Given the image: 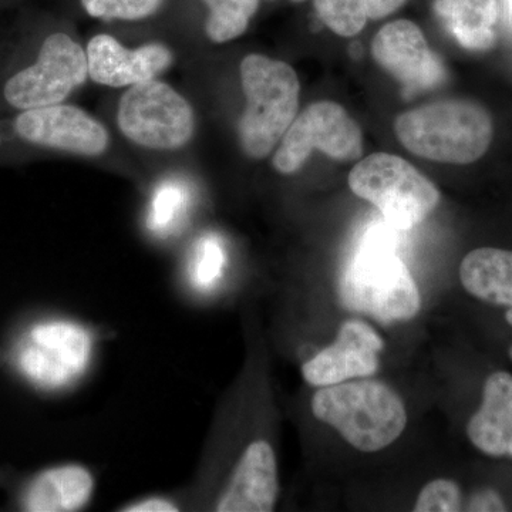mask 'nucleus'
I'll return each mask as SVG.
<instances>
[{
	"instance_id": "a211bd4d",
	"label": "nucleus",
	"mask_w": 512,
	"mask_h": 512,
	"mask_svg": "<svg viewBox=\"0 0 512 512\" xmlns=\"http://www.w3.org/2000/svg\"><path fill=\"white\" fill-rule=\"evenodd\" d=\"M460 281L474 298L512 308V251L474 249L461 262Z\"/></svg>"
},
{
	"instance_id": "6e6552de",
	"label": "nucleus",
	"mask_w": 512,
	"mask_h": 512,
	"mask_svg": "<svg viewBox=\"0 0 512 512\" xmlns=\"http://www.w3.org/2000/svg\"><path fill=\"white\" fill-rule=\"evenodd\" d=\"M315 150L338 161L362 157V130L335 101H318L296 116L275 148L272 167L282 175L298 173Z\"/></svg>"
},
{
	"instance_id": "1a4fd4ad",
	"label": "nucleus",
	"mask_w": 512,
	"mask_h": 512,
	"mask_svg": "<svg viewBox=\"0 0 512 512\" xmlns=\"http://www.w3.org/2000/svg\"><path fill=\"white\" fill-rule=\"evenodd\" d=\"M89 79L87 53L67 33L47 36L36 62L13 74L3 96L18 110L39 109L63 103Z\"/></svg>"
},
{
	"instance_id": "ddd939ff",
	"label": "nucleus",
	"mask_w": 512,
	"mask_h": 512,
	"mask_svg": "<svg viewBox=\"0 0 512 512\" xmlns=\"http://www.w3.org/2000/svg\"><path fill=\"white\" fill-rule=\"evenodd\" d=\"M86 53L92 82L111 89H128L158 79L174 63L173 52L163 43H147L131 49L106 33L94 36Z\"/></svg>"
},
{
	"instance_id": "a878e982",
	"label": "nucleus",
	"mask_w": 512,
	"mask_h": 512,
	"mask_svg": "<svg viewBox=\"0 0 512 512\" xmlns=\"http://www.w3.org/2000/svg\"><path fill=\"white\" fill-rule=\"evenodd\" d=\"M406 0H365L367 19L380 20L402 8Z\"/></svg>"
},
{
	"instance_id": "6ab92c4d",
	"label": "nucleus",
	"mask_w": 512,
	"mask_h": 512,
	"mask_svg": "<svg viewBox=\"0 0 512 512\" xmlns=\"http://www.w3.org/2000/svg\"><path fill=\"white\" fill-rule=\"evenodd\" d=\"M194 194L187 185L165 183L151 195L144 214V228L158 242L183 234L194 214Z\"/></svg>"
},
{
	"instance_id": "c85d7f7f",
	"label": "nucleus",
	"mask_w": 512,
	"mask_h": 512,
	"mask_svg": "<svg viewBox=\"0 0 512 512\" xmlns=\"http://www.w3.org/2000/svg\"><path fill=\"white\" fill-rule=\"evenodd\" d=\"M292 2L301 3L303 0H292Z\"/></svg>"
},
{
	"instance_id": "b1692460",
	"label": "nucleus",
	"mask_w": 512,
	"mask_h": 512,
	"mask_svg": "<svg viewBox=\"0 0 512 512\" xmlns=\"http://www.w3.org/2000/svg\"><path fill=\"white\" fill-rule=\"evenodd\" d=\"M461 510V491L451 480L431 481L421 490L414 510L416 512H454Z\"/></svg>"
},
{
	"instance_id": "f3484780",
	"label": "nucleus",
	"mask_w": 512,
	"mask_h": 512,
	"mask_svg": "<svg viewBox=\"0 0 512 512\" xmlns=\"http://www.w3.org/2000/svg\"><path fill=\"white\" fill-rule=\"evenodd\" d=\"M441 25L470 52H487L497 40V0H434Z\"/></svg>"
},
{
	"instance_id": "7ed1b4c3",
	"label": "nucleus",
	"mask_w": 512,
	"mask_h": 512,
	"mask_svg": "<svg viewBox=\"0 0 512 512\" xmlns=\"http://www.w3.org/2000/svg\"><path fill=\"white\" fill-rule=\"evenodd\" d=\"M397 140L414 156L437 163H476L494 136L490 113L476 101L448 99L406 111L394 120Z\"/></svg>"
},
{
	"instance_id": "393cba45",
	"label": "nucleus",
	"mask_w": 512,
	"mask_h": 512,
	"mask_svg": "<svg viewBox=\"0 0 512 512\" xmlns=\"http://www.w3.org/2000/svg\"><path fill=\"white\" fill-rule=\"evenodd\" d=\"M470 511H505L504 501L501 500L500 494L493 490H483L474 494L468 504Z\"/></svg>"
},
{
	"instance_id": "f03ea898",
	"label": "nucleus",
	"mask_w": 512,
	"mask_h": 512,
	"mask_svg": "<svg viewBox=\"0 0 512 512\" xmlns=\"http://www.w3.org/2000/svg\"><path fill=\"white\" fill-rule=\"evenodd\" d=\"M393 231L390 225L370 229L340 279L343 305L383 323L413 319L421 308L419 288L396 254Z\"/></svg>"
},
{
	"instance_id": "423d86ee",
	"label": "nucleus",
	"mask_w": 512,
	"mask_h": 512,
	"mask_svg": "<svg viewBox=\"0 0 512 512\" xmlns=\"http://www.w3.org/2000/svg\"><path fill=\"white\" fill-rule=\"evenodd\" d=\"M357 197L372 202L396 231H407L436 210L440 191L403 158L376 153L357 163L349 175Z\"/></svg>"
},
{
	"instance_id": "dca6fc26",
	"label": "nucleus",
	"mask_w": 512,
	"mask_h": 512,
	"mask_svg": "<svg viewBox=\"0 0 512 512\" xmlns=\"http://www.w3.org/2000/svg\"><path fill=\"white\" fill-rule=\"evenodd\" d=\"M468 439L491 457L512 458V375L493 373L484 384L480 409L467 424Z\"/></svg>"
},
{
	"instance_id": "4468645a",
	"label": "nucleus",
	"mask_w": 512,
	"mask_h": 512,
	"mask_svg": "<svg viewBox=\"0 0 512 512\" xmlns=\"http://www.w3.org/2000/svg\"><path fill=\"white\" fill-rule=\"evenodd\" d=\"M96 470L82 461H64L36 471L20 485L16 507L28 512H80L93 504Z\"/></svg>"
},
{
	"instance_id": "412c9836",
	"label": "nucleus",
	"mask_w": 512,
	"mask_h": 512,
	"mask_svg": "<svg viewBox=\"0 0 512 512\" xmlns=\"http://www.w3.org/2000/svg\"><path fill=\"white\" fill-rule=\"evenodd\" d=\"M318 18L336 35L353 37L365 28V0H313Z\"/></svg>"
},
{
	"instance_id": "0eeeda50",
	"label": "nucleus",
	"mask_w": 512,
	"mask_h": 512,
	"mask_svg": "<svg viewBox=\"0 0 512 512\" xmlns=\"http://www.w3.org/2000/svg\"><path fill=\"white\" fill-rule=\"evenodd\" d=\"M117 127L130 143L151 151L181 150L195 133V113L184 94L154 79L128 87L117 104Z\"/></svg>"
},
{
	"instance_id": "cd10ccee",
	"label": "nucleus",
	"mask_w": 512,
	"mask_h": 512,
	"mask_svg": "<svg viewBox=\"0 0 512 512\" xmlns=\"http://www.w3.org/2000/svg\"><path fill=\"white\" fill-rule=\"evenodd\" d=\"M507 6H508V10H510V13L512 16V0H507Z\"/></svg>"
},
{
	"instance_id": "f8f14e48",
	"label": "nucleus",
	"mask_w": 512,
	"mask_h": 512,
	"mask_svg": "<svg viewBox=\"0 0 512 512\" xmlns=\"http://www.w3.org/2000/svg\"><path fill=\"white\" fill-rule=\"evenodd\" d=\"M383 348V339L372 326L362 320H346L335 342L303 363V379L311 386L325 387L373 376Z\"/></svg>"
},
{
	"instance_id": "39448f33",
	"label": "nucleus",
	"mask_w": 512,
	"mask_h": 512,
	"mask_svg": "<svg viewBox=\"0 0 512 512\" xmlns=\"http://www.w3.org/2000/svg\"><path fill=\"white\" fill-rule=\"evenodd\" d=\"M239 74L245 96L239 146L252 160H264L298 116L301 83L288 63L258 53L242 59Z\"/></svg>"
},
{
	"instance_id": "9b49d317",
	"label": "nucleus",
	"mask_w": 512,
	"mask_h": 512,
	"mask_svg": "<svg viewBox=\"0 0 512 512\" xmlns=\"http://www.w3.org/2000/svg\"><path fill=\"white\" fill-rule=\"evenodd\" d=\"M372 55L406 93L437 89L446 82V67L430 49L419 26L410 20H394L383 26L373 39Z\"/></svg>"
},
{
	"instance_id": "5701e85b",
	"label": "nucleus",
	"mask_w": 512,
	"mask_h": 512,
	"mask_svg": "<svg viewBox=\"0 0 512 512\" xmlns=\"http://www.w3.org/2000/svg\"><path fill=\"white\" fill-rule=\"evenodd\" d=\"M119 512H185L190 511L183 485L173 490L150 491L124 501Z\"/></svg>"
},
{
	"instance_id": "f257e3e1",
	"label": "nucleus",
	"mask_w": 512,
	"mask_h": 512,
	"mask_svg": "<svg viewBox=\"0 0 512 512\" xmlns=\"http://www.w3.org/2000/svg\"><path fill=\"white\" fill-rule=\"evenodd\" d=\"M110 338L101 326L79 316L52 313L36 320L16 343L13 360L20 375L50 394L79 390L96 370Z\"/></svg>"
},
{
	"instance_id": "9d476101",
	"label": "nucleus",
	"mask_w": 512,
	"mask_h": 512,
	"mask_svg": "<svg viewBox=\"0 0 512 512\" xmlns=\"http://www.w3.org/2000/svg\"><path fill=\"white\" fill-rule=\"evenodd\" d=\"M18 136L33 146L79 157H100L109 150L110 133L101 121L70 104L25 110L15 121Z\"/></svg>"
},
{
	"instance_id": "aec40b11",
	"label": "nucleus",
	"mask_w": 512,
	"mask_h": 512,
	"mask_svg": "<svg viewBox=\"0 0 512 512\" xmlns=\"http://www.w3.org/2000/svg\"><path fill=\"white\" fill-rule=\"evenodd\" d=\"M208 6L205 33L212 43L222 45L247 32L259 8V0H202Z\"/></svg>"
},
{
	"instance_id": "bb28decb",
	"label": "nucleus",
	"mask_w": 512,
	"mask_h": 512,
	"mask_svg": "<svg viewBox=\"0 0 512 512\" xmlns=\"http://www.w3.org/2000/svg\"><path fill=\"white\" fill-rule=\"evenodd\" d=\"M505 319H507V322L512 326V308L508 309L507 313H505ZM510 357L512 360V345L510 348Z\"/></svg>"
},
{
	"instance_id": "2eb2a0df",
	"label": "nucleus",
	"mask_w": 512,
	"mask_h": 512,
	"mask_svg": "<svg viewBox=\"0 0 512 512\" xmlns=\"http://www.w3.org/2000/svg\"><path fill=\"white\" fill-rule=\"evenodd\" d=\"M229 251L218 232L208 229L192 238L175 272L174 291L190 308L217 302L228 281Z\"/></svg>"
},
{
	"instance_id": "20e7f679",
	"label": "nucleus",
	"mask_w": 512,
	"mask_h": 512,
	"mask_svg": "<svg viewBox=\"0 0 512 512\" xmlns=\"http://www.w3.org/2000/svg\"><path fill=\"white\" fill-rule=\"evenodd\" d=\"M315 419L333 427L350 446L365 453L389 447L407 426L406 406L399 393L377 380L325 386L313 394Z\"/></svg>"
},
{
	"instance_id": "4be33fe9",
	"label": "nucleus",
	"mask_w": 512,
	"mask_h": 512,
	"mask_svg": "<svg viewBox=\"0 0 512 512\" xmlns=\"http://www.w3.org/2000/svg\"><path fill=\"white\" fill-rule=\"evenodd\" d=\"M164 0H82L84 10L92 18L137 22L150 18Z\"/></svg>"
}]
</instances>
